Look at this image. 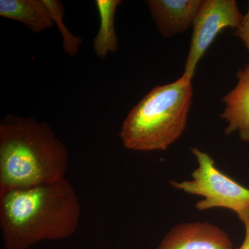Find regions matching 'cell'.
<instances>
[{
    "mask_svg": "<svg viewBox=\"0 0 249 249\" xmlns=\"http://www.w3.org/2000/svg\"><path fill=\"white\" fill-rule=\"evenodd\" d=\"M80 205L68 180L0 194V228L5 249H28L76 232Z\"/></svg>",
    "mask_w": 249,
    "mask_h": 249,
    "instance_id": "6da1fadb",
    "label": "cell"
},
{
    "mask_svg": "<svg viewBox=\"0 0 249 249\" xmlns=\"http://www.w3.org/2000/svg\"><path fill=\"white\" fill-rule=\"evenodd\" d=\"M66 147L47 123L7 115L0 123V194L58 182L68 168Z\"/></svg>",
    "mask_w": 249,
    "mask_h": 249,
    "instance_id": "7a4b0ae2",
    "label": "cell"
},
{
    "mask_svg": "<svg viewBox=\"0 0 249 249\" xmlns=\"http://www.w3.org/2000/svg\"><path fill=\"white\" fill-rule=\"evenodd\" d=\"M191 82L180 78L157 86L130 111L120 138L134 151H164L182 135L193 99Z\"/></svg>",
    "mask_w": 249,
    "mask_h": 249,
    "instance_id": "3957f363",
    "label": "cell"
},
{
    "mask_svg": "<svg viewBox=\"0 0 249 249\" xmlns=\"http://www.w3.org/2000/svg\"><path fill=\"white\" fill-rule=\"evenodd\" d=\"M198 167L188 181H170L175 189L203 196L197 201L198 211L222 208L231 210L236 214L249 208V189L228 176L216 166L213 159L197 147L191 148Z\"/></svg>",
    "mask_w": 249,
    "mask_h": 249,
    "instance_id": "277c9868",
    "label": "cell"
},
{
    "mask_svg": "<svg viewBox=\"0 0 249 249\" xmlns=\"http://www.w3.org/2000/svg\"><path fill=\"white\" fill-rule=\"evenodd\" d=\"M244 16L234 0L203 1L193 22L191 47L181 78L192 82L198 62L218 34L226 28L237 29Z\"/></svg>",
    "mask_w": 249,
    "mask_h": 249,
    "instance_id": "5b68a950",
    "label": "cell"
},
{
    "mask_svg": "<svg viewBox=\"0 0 249 249\" xmlns=\"http://www.w3.org/2000/svg\"><path fill=\"white\" fill-rule=\"evenodd\" d=\"M157 249H232V241L220 228L207 222L175 226Z\"/></svg>",
    "mask_w": 249,
    "mask_h": 249,
    "instance_id": "8992f818",
    "label": "cell"
},
{
    "mask_svg": "<svg viewBox=\"0 0 249 249\" xmlns=\"http://www.w3.org/2000/svg\"><path fill=\"white\" fill-rule=\"evenodd\" d=\"M202 2L201 0L147 1L156 25L164 37L177 35L191 27Z\"/></svg>",
    "mask_w": 249,
    "mask_h": 249,
    "instance_id": "52a82bcc",
    "label": "cell"
},
{
    "mask_svg": "<svg viewBox=\"0 0 249 249\" xmlns=\"http://www.w3.org/2000/svg\"><path fill=\"white\" fill-rule=\"evenodd\" d=\"M237 86L223 100L225 107L221 116L227 121V135L238 132L242 142H249V70L237 72Z\"/></svg>",
    "mask_w": 249,
    "mask_h": 249,
    "instance_id": "ba28073f",
    "label": "cell"
},
{
    "mask_svg": "<svg viewBox=\"0 0 249 249\" xmlns=\"http://www.w3.org/2000/svg\"><path fill=\"white\" fill-rule=\"evenodd\" d=\"M0 16L23 23L36 34L54 24L42 0H0Z\"/></svg>",
    "mask_w": 249,
    "mask_h": 249,
    "instance_id": "9c48e42d",
    "label": "cell"
},
{
    "mask_svg": "<svg viewBox=\"0 0 249 249\" xmlns=\"http://www.w3.org/2000/svg\"><path fill=\"white\" fill-rule=\"evenodd\" d=\"M121 0H97L96 6L101 24L97 35L93 41V49L98 58L105 59L109 53L118 49V39L114 21L116 9L121 4Z\"/></svg>",
    "mask_w": 249,
    "mask_h": 249,
    "instance_id": "30bf717a",
    "label": "cell"
},
{
    "mask_svg": "<svg viewBox=\"0 0 249 249\" xmlns=\"http://www.w3.org/2000/svg\"><path fill=\"white\" fill-rule=\"evenodd\" d=\"M42 1L48 9L54 23L57 24L61 32L63 38L62 47L65 53L70 56H76L83 40L80 37L73 36L65 27L63 22L64 7L62 3L56 0H42Z\"/></svg>",
    "mask_w": 249,
    "mask_h": 249,
    "instance_id": "8fae6325",
    "label": "cell"
},
{
    "mask_svg": "<svg viewBox=\"0 0 249 249\" xmlns=\"http://www.w3.org/2000/svg\"><path fill=\"white\" fill-rule=\"evenodd\" d=\"M234 35L243 41L249 53V3L247 14L244 16L240 27L235 29ZM247 67L249 70V64L247 65Z\"/></svg>",
    "mask_w": 249,
    "mask_h": 249,
    "instance_id": "7c38bea8",
    "label": "cell"
},
{
    "mask_svg": "<svg viewBox=\"0 0 249 249\" xmlns=\"http://www.w3.org/2000/svg\"><path fill=\"white\" fill-rule=\"evenodd\" d=\"M237 215L245 229V239L242 245L237 249H249V208L238 213Z\"/></svg>",
    "mask_w": 249,
    "mask_h": 249,
    "instance_id": "4fadbf2b",
    "label": "cell"
}]
</instances>
